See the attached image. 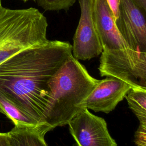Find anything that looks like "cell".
Instances as JSON below:
<instances>
[{"label": "cell", "mask_w": 146, "mask_h": 146, "mask_svg": "<svg viewBox=\"0 0 146 146\" xmlns=\"http://www.w3.org/2000/svg\"><path fill=\"white\" fill-rule=\"evenodd\" d=\"M72 55V45L61 40L26 48L0 64V94L40 123L50 96L49 82Z\"/></svg>", "instance_id": "6da1fadb"}, {"label": "cell", "mask_w": 146, "mask_h": 146, "mask_svg": "<svg viewBox=\"0 0 146 146\" xmlns=\"http://www.w3.org/2000/svg\"><path fill=\"white\" fill-rule=\"evenodd\" d=\"M101 54L98 69L102 76L115 77L132 88L146 90V52L127 49Z\"/></svg>", "instance_id": "277c9868"}, {"label": "cell", "mask_w": 146, "mask_h": 146, "mask_svg": "<svg viewBox=\"0 0 146 146\" xmlns=\"http://www.w3.org/2000/svg\"><path fill=\"white\" fill-rule=\"evenodd\" d=\"M135 143L137 146H146V121L140 122L135 134Z\"/></svg>", "instance_id": "5bb4252c"}, {"label": "cell", "mask_w": 146, "mask_h": 146, "mask_svg": "<svg viewBox=\"0 0 146 146\" xmlns=\"http://www.w3.org/2000/svg\"><path fill=\"white\" fill-rule=\"evenodd\" d=\"M80 17L73 37L72 56L77 60H90L103 51L93 18L94 0H78Z\"/></svg>", "instance_id": "8992f818"}, {"label": "cell", "mask_w": 146, "mask_h": 146, "mask_svg": "<svg viewBox=\"0 0 146 146\" xmlns=\"http://www.w3.org/2000/svg\"><path fill=\"white\" fill-rule=\"evenodd\" d=\"M48 23L38 9L0 6V64L18 52L47 42Z\"/></svg>", "instance_id": "3957f363"}, {"label": "cell", "mask_w": 146, "mask_h": 146, "mask_svg": "<svg viewBox=\"0 0 146 146\" xmlns=\"http://www.w3.org/2000/svg\"><path fill=\"white\" fill-rule=\"evenodd\" d=\"M1 1H2V0H0V6L2 5V4H1Z\"/></svg>", "instance_id": "d6986e66"}, {"label": "cell", "mask_w": 146, "mask_h": 146, "mask_svg": "<svg viewBox=\"0 0 146 146\" xmlns=\"http://www.w3.org/2000/svg\"><path fill=\"white\" fill-rule=\"evenodd\" d=\"M125 98L140 122L146 121V90L131 88Z\"/></svg>", "instance_id": "7c38bea8"}, {"label": "cell", "mask_w": 146, "mask_h": 146, "mask_svg": "<svg viewBox=\"0 0 146 146\" xmlns=\"http://www.w3.org/2000/svg\"><path fill=\"white\" fill-rule=\"evenodd\" d=\"M131 88L129 84L119 79L107 76L99 81L78 107L80 110L87 109L108 113L115 108Z\"/></svg>", "instance_id": "ba28073f"}, {"label": "cell", "mask_w": 146, "mask_h": 146, "mask_svg": "<svg viewBox=\"0 0 146 146\" xmlns=\"http://www.w3.org/2000/svg\"><path fill=\"white\" fill-rule=\"evenodd\" d=\"M68 124L78 146H117L105 120L87 109H80Z\"/></svg>", "instance_id": "52a82bcc"}, {"label": "cell", "mask_w": 146, "mask_h": 146, "mask_svg": "<svg viewBox=\"0 0 146 146\" xmlns=\"http://www.w3.org/2000/svg\"><path fill=\"white\" fill-rule=\"evenodd\" d=\"M146 9L133 0H120L116 26L129 47L146 52Z\"/></svg>", "instance_id": "5b68a950"}, {"label": "cell", "mask_w": 146, "mask_h": 146, "mask_svg": "<svg viewBox=\"0 0 146 146\" xmlns=\"http://www.w3.org/2000/svg\"><path fill=\"white\" fill-rule=\"evenodd\" d=\"M93 18L103 51L131 49L119 32L115 17L107 0H94Z\"/></svg>", "instance_id": "9c48e42d"}, {"label": "cell", "mask_w": 146, "mask_h": 146, "mask_svg": "<svg viewBox=\"0 0 146 146\" xmlns=\"http://www.w3.org/2000/svg\"><path fill=\"white\" fill-rule=\"evenodd\" d=\"M0 146H10L7 132H0Z\"/></svg>", "instance_id": "2e32d148"}, {"label": "cell", "mask_w": 146, "mask_h": 146, "mask_svg": "<svg viewBox=\"0 0 146 146\" xmlns=\"http://www.w3.org/2000/svg\"><path fill=\"white\" fill-rule=\"evenodd\" d=\"M52 130L44 124L38 123L33 126H15L8 132L10 146H47L44 136Z\"/></svg>", "instance_id": "30bf717a"}, {"label": "cell", "mask_w": 146, "mask_h": 146, "mask_svg": "<svg viewBox=\"0 0 146 146\" xmlns=\"http://www.w3.org/2000/svg\"><path fill=\"white\" fill-rule=\"evenodd\" d=\"M0 112L6 115L15 126H33L38 123L23 113L16 106L0 94Z\"/></svg>", "instance_id": "8fae6325"}, {"label": "cell", "mask_w": 146, "mask_h": 146, "mask_svg": "<svg viewBox=\"0 0 146 146\" xmlns=\"http://www.w3.org/2000/svg\"><path fill=\"white\" fill-rule=\"evenodd\" d=\"M38 5L47 11L68 10L76 0H36Z\"/></svg>", "instance_id": "4fadbf2b"}, {"label": "cell", "mask_w": 146, "mask_h": 146, "mask_svg": "<svg viewBox=\"0 0 146 146\" xmlns=\"http://www.w3.org/2000/svg\"><path fill=\"white\" fill-rule=\"evenodd\" d=\"M138 5L146 9V0H133Z\"/></svg>", "instance_id": "e0dca14e"}, {"label": "cell", "mask_w": 146, "mask_h": 146, "mask_svg": "<svg viewBox=\"0 0 146 146\" xmlns=\"http://www.w3.org/2000/svg\"><path fill=\"white\" fill-rule=\"evenodd\" d=\"M99 81L71 55L50 80V96L40 123L52 129L68 124Z\"/></svg>", "instance_id": "7a4b0ae2"}, {"label": "cell", "mask_w": 146, "mask_h": 146, "mask_svg": "<svg viewBox=\"0 0 146 146\" xmlns=\"http://www.w3.org/2000/svg\"><path fill=\"white\" fill-rule=\"evenodd\" d=\"M107 2L113 14L116 21L119 16V8L120 0H107Z\"/></svg>", "instance_id": "9a60e30c"}, {"label": "cell", "mask_w": 146, "mask_h": 146, "mask_svg": "<svg viewBox=\"0 0 146 146\" xmlns=\"http://www.w3.org/2000/svg\"><path fill=\"white\" fill-rule=\"evenodd\" d=\"M22 1H23L24 2H26V1H29V0H22ZM33 1H35L36 0H33Z\"/></svg>", "instance_id": "ac0fdd59"}]
</instances>
